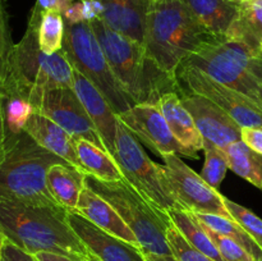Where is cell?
Returning a JSON list of instances; mask_svg holds the SVG:
<instances>
[{
	"label": "cell",
	"mask_w": 262,
	"mask_h": 261,
	"mask_svg": "<svg viewBox=\"0 0 262 261\" xmlns=\"http://www.w3.org/2000/svg\"><path fill=\"white\" fill-rule=\"evenodd\" d=\"M0 230L27 252H54L84 261L89 250L72 229L68 210L0 199Z\"/></svg>",
	"instance_id": "obj_1"
},
{
	"label": "cell",
	"mask_w": 262,
	"mask_h": 261,
	"mask_svg": "<svg viewBox=\"0 0 262 261\" xmlns=\"http://www.w3.org/2000/svg\"><path fill=\"white\" fill-rule=\"evenodd\" d=\"M214 37L182 0L150 3L143 48L147 58L168 76L177 78L182 61Z\"/></svg>",
	"instance_id": "obj_2"
},
{
	"label": "cell",
	"mask_w": 262,
	"mask_h": 261,
	"mask_svg": "<svg viewBox=\"0 0 262 261\" xmlns=\"http://www.w3.org/2000/svg\"><path fill=\"white\" fill-rule=\"evenodd\" d=\"M110 69L133 104H158L166 92H178L177 78L161 72L146 55L142 44L112 30L100 18L90 20Z\"/></svg>",
	"instance_id": "obj_3"
},
{
	"label": "cell",
	"mask_w": 262,
	"mask_h": 261,
	"mask_svg": "<svg viewBox=\"0 0 262 261\" xmlns=\"http://www.w3.org/2000/svg\"><path fill=\"white\" fill-rule=\"evenodd\" d=\"M42 13L32 9L22 40L13 48L4 94L18 95L35 104L41 95L61 86H73L74 68L64 50L45 54L38 46V23Z\"/></svg>",
	"instance_id": "obj_4"
},
{
	"label": "cell",
	"mask_w": 262,
	"mask_h": 261,
	"mask_svg": "<svg viewBox=\"0 0 262 261\" xmlns=\"http://www.w3.org/2000/svg\"><path fill=\"white\" fill-rule=\"evenodd\" d=\"M67 161L38 145L27 132H7L5 158L0 165V199L32 205L60 206L48 188V170ZM63 207V206H61Z\"/></svg>",
	"instance_id": "obj_5"
},
{
	"label": "cell",
	"mask_w": 262,
	"mask_h": 261,
	"mask_svg": "<svg viewBox=\"0 0 262 261\" xmlns=\"http://www.w3.org/2000/svg\"><path fill=\"white\" fill-rule=\"evenodd\" d=\"M181 66L197 68L262 107V51L227 36H215L187 56Z\"/></svg>",
	"instance_id": "obj_6"
},
{
	"label": "cell",
	"mask_w": 262,
	"mask_h": 261,
	"mask_svg": "<svg viewBox=\"0 0 262 261\" xmlns=\"http://www.w3.org/2000/svg\"><path fill=\"white\" fill-rule=\"evenodd\" d=\"M84 184L114 207L135 233L142 252L173 255L166 238L168 228L173 224L168 212L151 204L125 179L105 182L86 174Z\"/></svg>",
	"instance_id": "obj_7"
},
{
	"label": "cell",
	"mask_w": 262,
	"mask_h": 261,
	"mask_svg": "<svg viewBox=\"0 0 262 261\" xmlns=\"http://www.w3.org/2000/svg\"><path fill=\"white\" fill-rule=\"evenodd\" d=\"M63 50L72 67L104 95L115 114L135 105L118 84L90 22L66 23Z\"/></svg>",
	"instance_id": "obj_8"
},
{
	"label": "cell",
	"mask_w": 262,
	"mask_h": 261,
	"mask_svg": "<svg viewBox=\"0 0 262 261\" xmlns=\"http://www.w3.org/2000/svg\"><path fill=\"white\" fill-rule=\"evenodd\" d=\"M125 181L146 200L168 212L183 207L171 191L164 165L154 163L143 151L136 136L118 119L115 153L113 155Z\"/></svg>",
	"instance_id": "obj_9"
},
{
	"label": "cell",
	"mask_w": 262,
	"mask_h": 261,
	"mask_svg": "<svg viewBox=\"0 0 262 261\" xmlns=\"http://www.w3.org/2000/svg\"><path fill=\"white\" fill-rule=\"evenodd\" d=\"M176 77L181 89L211 100L242 128H262V107L246 95L219 83L197 68L181 66Z\"/></svg>",
	"instance_id": "obj_10"
},
{
	"label": "cell",
	"mask_w": 262,
	"mask_h": 261,
	"mask_svg": "<svg viewBox=\"0 0 262 261\" xmlns=\"http://www.w3.org/2000/svg\"><path fill=\"white\" fill-rule=\"evenodd\" d=\"M164 173L181 206L193 214H212L233 219L219 191L210 187L177 154L163 156Z\"/></svg>",
	"instance_id": "obj_11"
},
{
	"label": "cell",
	"mask_w": 262,
	"mask_h": 261,
	"mask_svg": "<svg viewBox=\"0 0 262 261\" xmlns=\"http://www.w3.org/2000/svg\"><path fill=\"white\" fill-rule=\"evenodd\" d=\"M33 109L60 125L74 140L83 138L105 150L104 143L83 104L74 92L73 86H61L45 91L33 104Z\"/></svg>",
	"instance_id": "obj_12"
},
{
	"label": "cell",
	"mask_w": 262,
	"mask_h": 261,
	"mask_svg": "<svg viewBox=\"0 0 262 261\" xmlns=\"http://www.w3.org/2000/svg\"><path fill=\"white\" fill-rule=\"evenodd\" d=\"M118 119L151 150L161 158L171 154H181L187 158L197 159L183 147L173 133L158 104H136L125 112L117 114Z\"/></svg>",
	"instance_id": "obj_13"
},
{
	"label": "cell",
	"mask_w": 262,
	"mask_h": 261,
	"mask_svg": "<svg viewBox=\"0 0 262 261\" xmlns=\"http://www.w3.org/2000/svg\"><path fill=\"white\" fill-rule=\"evenodd\" d=\"M178 95L205 141L223 150L237 141H242V127L211 100L181 87Z\"/></svg>",
	"instance_id": "obj_14"
},
{
	"label": "cell",
	"mask_w": 262,
	"mask_h": 261,
	"mask_svg": "<svg viewBox=\"0 0 262 261\" xmlns=\"http://www.w3.org/2000/svg\"><path fill=\"white\" fill-rule=\"evenodd\" d=\"M68 220L89 252L100 261H146L140 247L100 229L77 211H68Z\"/></svg>",
	"instance_id": "obj_15"
},
{
	"label": "cell",
	"mask_w": 262,
	"mask_h": 261,
	"mask_svg": "<svg viewBox=\"0 0 262 261\" xmlns=\"http://www.w3.org/2000/svg\"><path fill=\"white\" fill-rule=\"evenodd\" d=\"M73 90L91 118L105 150L114 155L118 117L104 95L77 69L73 72Z\"/></svg>",
	"instance_id": "obj_16"
},
{
	"label": "cell",
	"mask_w": 262,
	"mask_h": 261,
	"mask_svg": "<svg viewBox=\"0 0 262 261\" xmlns=\"http://www.w3.org/2000/svg\"><path fill=\"white\" fill-rule=\"evenodd\" d=\"M99 2L102 4L100 19L105 25L143 45L150 0H99Z\"/></svg>",
	"instance_id": "obj_17"
},
{
	"label": "cell",
	"mask_w": 262,
	"mask_h": 261,
	"mask_svg": "<svg viewBox=\"0 0 262 261\" xmlns=\"http://www.w3.org/2000/svg\"><path fill=\"white\" fill-rule=\"evenodd\" d=\"M23 130L27 132L43 148L55 154L73 168L86 173L77 156L76 140L55 122L40 113L33 112Z\"/></svg>",
	"instance_id": "obj_18"
},
{
	"label": "cell",
	"mask_w": 262,
	"mask_h": 261,
	"mask_svg": "<svg viewBox=\"0 0 262 261\" xmlns=\"http://www.w3.org/2000/svg\"><path fill=\"white\" fill-rule=\"evenodd\" d=\"M76 211L86 217L87 220L94 223L100 229L141 248L135 233L125 224V222L115 211L114 207L86 184L81 192Z\"/></svg>",
	"instance_id": "obj_19"
},
{
	"label": "cell",
	"mask_w": 262,
	"mask_h": 261,
	"mask_svg": "<svg viewBox=\"0 0 262 261\" xmlns=\"http://www.w3.org/2000/svg\"><path fill=\"white\" fill-rule=\"evenodd\" d=\"M170 132L186 150L199 158L197 151L204 148V138L197 129L194 120L188 110L182 104L178 92H166L158 101Z\"/></svg>",
	"instance_id": "obj_20"
},
{
	"label": "cell",
	"mask_w": 262,
	"mask_h": 261,
	"mask_svg": "<svg viewBox=\"0 0 262 261\" xmlns=\"http://www.w3.org/2000/svg\"><path fill=\"white\" fill-rule=\"evenodd\" d=\"M197 20L214 36H225L239 12L232 0H182Z\"/></svg>",
	"instance_id": "obj_21"
},
{
	"label": "cell",
	"mask_w": 262,
	"mask_h": 261,
	"mask_svg": "<svg viewBox=\"0 0 262 261\" xmlns=\"http://www.w3.org/2000/svg\"><path fill=\"white\" fill-rule=\"evenodd\" d=\"M86 173L66 164H54L48 170V188L51 196L68 211H76L84 187Z\"/></svg>",
	"instance_id": "obj_22"
},
{
	"label": "cell",
	"mask_w": 262,
	"mask_h": 261,
	"mask_svg": "<svg viewBox=\"0 0 262 261\" xmlns=\"http://www.w3.org/2000/svg\"><path fill=\"white\" fill-rule=\"evenodd\" d=\"M225 36L262 51V0L239 3L237 19Z\"/></svg>",
	"instance_id": "obj_23"
},
{
	"label": "cell",
	"mask_w": 262,
	"mask_h": 261,
	"mask_svg": "<svg viewBox=\"0 0 262 261\" xmlns=\"http://www.w3.org/2000/svg\"><path fill=\"white\" fill-rule=\"evenodd\" d=\"M76 151L79 163L87 174L105 182H117L124 179L117 161L107 151L102 150L90 141L76 140Z\"/></svg>",
	"instance_id": "obj_24"
},
{
	"label": "cell",
	"mask_w": 262,
	"mask_h": 261,
	"mask_svg": "<svg viewBox=\"0 0 262 261\" xmlns=\"http://www.w3.org/2000/svg\"><path fill=\"white\" fill-rule=\"evenodd\" d=\"M168 215L177 229L194 248L201 251L214 261H225L205 230L202 223L197 219L193 212L184 207H176L169 210Z\"/></svg>",
	"instance_id": "obj_25"
},
{
	"label": "cell",
	"mask_w": 262,
	"mask_h": 261,
	"mask_svg": "<svg viewBox=\"0 0 262 261\" xmlns=\"http://www.w3.org/2000/svg\"><path fill=\"white\" fill-rule=\"evenodd\" d=\"M229 169L262 191V155L237 141L225 148Z\"/></svg>",
	"instance_id": "obj_26"
},
{
	"label": "cell",
	"mask_w": 262,
	"mask_h": 261,
	"mask_svg": "<svg viewBox=\"0 0 262 261\" xmlns=\"http://www.w3.org/2000/svg\"><path fill=\"white\" fill-rule=\"evenodd\" d=\"M194 215L202 224L209 227L210 229L237 241L241 246H243L255 257L256 261H262V248L234 219H228V217L212 214Z\"/></svg>",
	"instance_id": "obj_27"
},
{
	"label": "cell",
	"mask_w": 262,
	"mask_h": 261,
	"mask_svg": "<svg viewBox=\"0 0 262 261\" xmlns=\"http://www.w3.org/2000/svg\"><path fill=\"white\" fill-rule=\"evenodd\" d=\"M66 20L58 10H46L38 23V46L45 54H55L63 49Z\"/></svg>",
	"instance_id": "obj_28"
},
{
	"label": "cell",
	"mask_w": 262,
	"mask_h": 261,
	"mask_svg": "<svg viewBox=\"0 0 262 261\" xmlns=\"http://www.w3.org/2000/svg\"><path fill=\"white\" fill-rule=\"evenodd\" d=\"M202 150L205 151V165L200 176L210 187L219 191L223 179L225 178L229 169L227 153L223 148L215 146L214 143L205 140Z\"/></svg>",
	"instance_id": "obj_29"
},
{
	"label": "cell",
	"mask_w": 262,
	"mask_h": 261,
	"mask_svg": "<svg viewBox=\"0 0 262 261\" xmlns=\"http://www.w3.org/2000/svg\"><path fill=\"white\" fill-rule=\"evenodd\" d=\"M3 107H4V118L8 133L22 132L27 120L35 112L32 104L28 100L12 94H4Z\"/></svg>",
	"instance_id": "obj_30"
},
{
	"label": "cell",
	"mask_w": 262,
	"mask_h": 261,
	"mask_svg": "<svg viewBox=\"0 0 262 261\" xmlns=\"http://www.w3.org/2000/svg\"><path fill=\"white\" fill-rule=\"evenodd\" d=\"M224 204L229 210L233 219L256 241L258 246L262 248V219L257 216L253 211L247 207L232 201L228 197H224Z\"/></svg>",
	"instance_id": "obj_31"
},
{
	"label": "cell",
	"mask_w": 262,
	"mask_h": 261,
	"mask_svg": "<svg viewBox=\"0 0 262 261\" xmlns=\"http://www.w3.org/2000/svg\"><path fill=\"white\" fill-rule=\"evenodd\" d=\"M14 44L9 28V17L5 7V0H0V89H3L9 71L10 55Z\"/></svg>",
	"instance_id": "obj_32"
},
{
	"label": "cell",
	"mask_w": 262,
	"mask_h": 261,
	"mask_svg": "<svg viewBox=\"0 0 262 261\" xmlns=\"http://www.w3.org/2000/svg\"><path fill=\"white\" fill-rule=\"evenodd\" d=\"M166 238L170 246V250L173 256L178 261H214L209 256L202 253L197 248H194L186 238L183 237L181 232L176 228V225L171 224L166 232Z\"/></svg>",
	"instance_id": "obj_33"
},
{
	"label": "cell",
	"mask_w": 262,
	"mask_h": 261,
	"mask_svg": "<svg viewBox=\"0 0 262 261\" xmlns=\"http://www.w3.org/2000/svg\"><path fill=\"white\" fill-rule=\"evenodd\" d=\"M204 228L225 261H256L255 257L237 241L224 234H220V233L210 229L206 225H204Z\"/></svg>",
	"instance_id": "obj_34"
},
{
	"label": "cell",
	"mask_w": 262,
	"mask_h": 261,
	"mask_svg": "<svg viewBox=\"0 0 262 261\" xmlns=\"http://www.w3.org/2000/svg\"><path fill=\"white\" fill-rule=\"evenodd\" d=\"M0 261H37L35 255L27 252L10 240L5 238L0 251Z\"/></svg>",
	"instance_id": "obj_35"
},
{
	"label": "cell",
	"mask_w": 262,
	"mask_h": 261,
	"mask_svg": "<svg viewBox=\"0 0 262 261\" xmlns=\"http://www.w3.org/2000/svg\"><path fill=\"white\" fill-rule=\"evenodd\" d=\"M241 138L248 147L262 155V128H242Z\"/></svg>",
	"instance_id": "obj_36"
},
{
	"label": "cell",
	"mask_w": 262,
	"mask_h": 261,
	"mask_svg": "<svg viewBox=\"0 0 262 261\" xmlns=\"http://www.w3.org/2000/svg\"><path fill=\"white\" fill-rule=\"evenodd\" d=\"M3 99H4V94H3V90L0 89V165L4 160L5 150H7V124H5Z\"/></svg>",
	"instance_id": "obj_37"
},
{
	"label": "cell",
	"mask_w": 262,
	"mask_h": 261,
	"mask_svg": "<svg viewBox=\"0 0 262 261\" xmlns=\"http://www.w3.org/2000/svg\"><path fill=\"white\" fill-rule=\"evenodd\" d=\"M66 23H78L83 20L82 15V0H74L68 9L63 13Z\"/></svg>",
	"instance_id": "obj_38"
},
{
	"label": "cell",
	"mask_w": 262,
	"mask_h": 261,
	"mask_svg": "<svg viewBox=\"0 0 262 261\" xmlns=\"http://www.w3.org/2000/svg\"><path fill=\"white\" fill-rule=\"evenodd\" d=\"M35 257L37 258V261H79L76 260V258L68 257V256L59 255V253L54 252H46V251L35 253Z\"/></svg>",
	"instance_id": "obj_39"
},
{
	"label": "cell",
	"mask_w": 262,
	"mask_h": 261,
	"mask_svg": "<svg viewBox=\"0 0 262 261\" xmlns=\"http://www.w3.org/2000/svg\"><path fill=\"white\" fill-rule=\"evenodd\" d=\"M33 9L40 13L46 10H56V0H36Z\"/></svg>",
	"instance_id": "obj_40"
},
{
	"label": "cell",
	"mask_w": 262,
	"mask_h": 261,
	"mask_svg": "<svg viewBox=\"0 0 262 261\" xmlns=\"http://www.w3.org/2000/svg\"><path fill=\"white\" fill-rule=\"evenodd\" d=\"M146 261H178L173 255H156V253H145Z\"/></svg>",
	"instance_id": "obj_41"
},
{
	"label": "cell",
	"mask_w": 262,
	"mask_h": 261,
	"mask_svg": "<svg viewBox=\"0 0 262 261\" xmlns=\"http://www.w3.org/2000/svg\"><path fill=\"white\" fill-rule=\"evenodd\" d=\"M73 2L74 0H56V10L63 14V13L68 9L69 5H71Z\"/></svg>",
	"instance_id": "obj_42"
},
{
	"label": "cell",
	"mask_w": 262,
	"mask_h": 261,
	"mask_svg": "<svg viewBox=\"0 0 262 261\" xmlns=\"http://www.w3.org/2000/svg\"><path fill=\"white\" fill-rule=\"evenodd\" d=\"M84 261H100V260L96 257V256H94L91 252H90L89 255H87V257L84 258Z\"/></svg>",
	"instance_id": "obj_43"
},
{
	"label": "cell",
	"mask_w": 262,
	"mask_h": 261,
	"mask_svg": "<svg viewBox=\"0 0 262 261\" xmlns=\"http://www.w3.org/2000/svg\"><path fill=\"white\" fill-rule=\"evenodd\" d=\"M5 241V235L3 234L2 230H0V251H2V247H3V243H4Z\"/></svg>",
	"instance_id": "obj_44"
},
{
	"label": "cell",
	"mask_w": 262,
	"mask_h": 261,
	"mask_svg": "<svg viewBox=\"0 0 262 261\" xmlns=\"http://www.w3.org/2000/svg\"><path fill=\"white\" fill-rule=\"evenodd\" d=\"M232 2H235V3H242L243 0H232Z\"/></svg>",
	"instance_id": "obj_45"
},
{
	"label": "cell",
	"mask_w": 262,
	"mask_h": 261,
	"mask_svg": "<svg viewBox=\"0 0 262 261\" xmlns=\"http://www.w3.org/2000/svg\"><path fill=\"white\" fill-rule=\"evenodd\" d=\"M150 2H154V0H150Z\"/></svg>",
	"instance_id": "obj_46"
}]
</instances>
